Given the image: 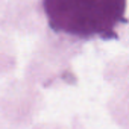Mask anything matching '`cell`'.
I'll return each mask as SVG.
<instances>
[{
    "mask_svg": "<svg viewBox=\"0 0 129 129\" xmlns=\"http://www.w3.org/2000/svg\"><path fill=\"white\" fill-rule=\"evenodd\" d=\"M127 0H43L49 26L73 38L112 37L124 21Z\"/></svg>",
    "mask_w": 129,
    "mask_h": 129,
    "instance_id": "obj_1",
    "label": "cell"
}]
</instances>
